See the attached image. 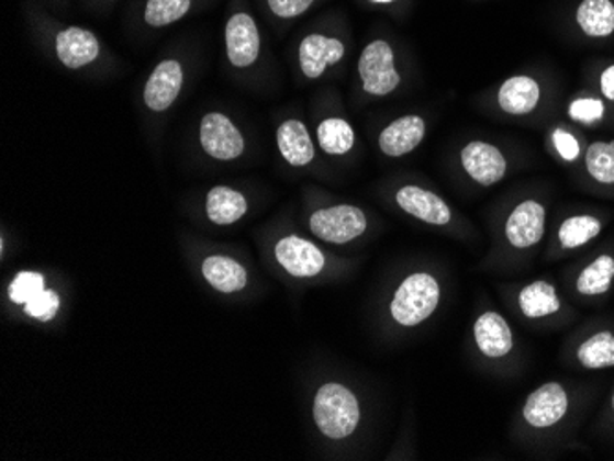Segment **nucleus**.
<instances>
[{
  "label": "nucleus",
  "mask_w": 614,
  "mask_h": 461,
  "mask_svg": "<svg viewBox=\"0 0 614 461\" xmlns=\"http://www.w3.org/2000/svg\"><path fill=\"white\" fill-rule=\"evenodd\" d=\"M201 146L215 160H234L245 149V142L225 114L210 113L201 122Z\"/></svg>",
  "instance_id": "5"
},
{
  "label": "nucleus",
  "mask_w": 614,
  "mask_h": 461,
  "mask_svg": "<svg viewBox=\"0 0 614 461\" xmlns=\"http://www.w3.org/2000/svg\"><path fill=\"white\" fill-rule=\"evenodd\" d=\"M362 90L372 97H387L398 89L401 76L394 67V52L387 41H373L359 57Z\"/></svg>",
  "instance_id": "3"
},
{
  "label": "nucleus",
  "mask_w": 614,
  "mask_h": 461,
  "mask_svg": "<svg viewBox=\"0 0 614 461\" xmlns=\"http://www.w3.org/2000/svg\"><path fill=\"white\" fill-rule=\"evenodd\" d=\"M226 56L234 67H250L259 54V34L253 18L236 13L226 23Z\"/></svg>",
  "instance_id": "9"
},
{
  "label": "nucleus",
  "mask_w": 614,
  "mask_h": 461,
  "mask_svg": "<svg viewBox=\"0 0 614 461\" xmlns=\"http://www.w3.org/2000/svg\"><path fill=\"white\" fill-rule=\"evenodd\" d=\"M206 214L215 225H232L247 214V199L232 188H212L206 198Z\"/></svg>",
  "instance_id": "21"
},
{
  "label": "nucleus",
  "mask_w": 614,
  "mask_h": 461,
  "mask_svg": "<svg viewBox=\"0 0 614 461\" xmlns=\"http://www.w3.org/2000/svg\"><path fill=\"white\" fill-rule=\"evenodd\" d=\"M603 113H605V105L596 98H581L570 103L569 108L570 119L581 124H592L596 120H602Z\"/></svg>",
  "instance_id": "31"
},
{
  "label": "nucleus",
  "mask_w": 614,
  "mask_h": 461,
  "mask_svg": "<svg viewBox=\"0 0 614 461\" xmlns=\"http://www.w3.org/2000/svg\"><path fill=\"white\" fill-rule=\"evenodd\" d=\"M57 310H59V296L54 291H48V289L35 294L29 304H24L26 315L34 316L37 321L43 322L52 321L56 316Z\"/></svg>",
  "instance_id": "30"
},
{
  "label": "nucleus",
  "mask_w": 614,
  "mask_h": 461,
  "mask_svg": "<svg viewBox=\"0 0 614 461\" xmlns=\"http://www.w3.org/2000/svg\"><path fill=\"white\" fill-rule=\"evenodd\" d=\"M614 278V259L611 256H600L594 259L589 267L581 270L580 278H578V293L585 294V296H598V294L607 293L611 289Z\"/></svg>",
  "instance_id": "23"
},
{
  "label": "nucleus",
  "mask_w": 614,
  "mask_h": 461,
  "mask_svg": "<svg viewBox=\"0 0 614 461\" xmlns=\"http://www.w3.org/2000/svg\"><path fill=\"white\" fill-rule=\"evenodd\" d=\"M576 23L592 40H603L614 34L613 0H581L576 10Z\"/></svg>",
  "instance_id": "19"
},
{
  "label": "nucleus",
  "mask_w": 614,
  "mask_h": 461,
  "mask_svg": "<svg viewBox=\"0 0 614 461\" xmlns=\"http://www.w3.org/2000/svg\"><path fill=\"white\" fill-rule=\"evenodd\" d=\"M267 4L277 18L293 19L308 12L313 0H267Z\"/></svg>",
  "instance_id": "32"
},
{
  "label": "nucleus",
  "mask_w": 614,
  "mask_h": 461,
  "mask_svg": "<svg viewBox=\"0 0 614 461\" xmlns=\"http://www.w3.org/2000/svg\"><path fill=\"white\" fill-rule=\"evenodd\" d=\"M192 0H147L144 19L149 26H168L187 15Z\"/></svg>",
  "instance_id": "28"
},
{
  "label": "nucleus",
  "mask_w": 614,
  "mask_h": 461,
  "mask_svg": "<svg viewBox=\"0 0 614 461\" xmlns=\"http://www.w3.org/2000/svg\"><path fill=\"white\" fill-rule=\"evenodd\" d=\"M278 263L288 270L294 278H313L321 274L326 258L321 252V248L302 239V237L288 236L280 239L275 247Z\"/></svg>",
  "instance_id": "6"
},
{
  "label": "nucleus",
  "mask_w": 614,
  "mask_h": 461,
  "mask_svg": "<svg viewBox=\"0 0 614 461\" xmlns=\"http://www.w3.org/2000/svg\"><path fill=\"white\" fill-rule=\"evenodd\" d=\"M203 276L220 293H237L247 285V272L226 256H210L203 261Z\"/></svg>",
  "instance_id": "20"
},
{
  "label": "nucleus",
  "mask_w": 614,
  "mask_h": 461,
  "mask_svg": "<svg viewBox=\"0 0 614 461\" xmlns=\"http://www.w3.org/2000/svg\"><path fill=\"white\" fill-rule=\"evenodd\" d=\"M602 232V223L592 215H574L559 228V241L563 248H578L592 241Z\"/></svg>",
  "instance_id": "26"
},
{
  "label": "nucleus",
  "mask_w": 614,
  "mask_h": 461,
  "mask_svg": "<svg viewBox=\"0 0 614 461\" xmlns=\"http://www.w3.org/2000/svg\"><path fill=\"white\" fill-rule=\"evenodd\" d=\"M181 63L174 61V59L158 63L157 68L147 79L146 89H144V100H146L147 108L157 111V113L166 111L169 105H174L179 92H181Z\"/></svg>",
  "instance_id": "11"
},
{
  "label": "nucleus",
  "mask_w": 614,
  "mask_h": 461,
  "mask_svg": "<svg viewBox=\"0 0 614 461\" xmlns=\"http://www.w3.org/2000/svg\"><path fill=\"white\" fill-rule=\"evenodd\" d=\"M373 4H390V2H394V0H372Z\"/></svg>",
  "instance_id": "35"
},
{
  "label": "nucleus",
  "mask_w": 614,
  "mask_h": 461,
  "mask_svg": "<svg viewBox=\"0 0 614 461\" xmlns=\"http://www.w3.org/2000/svg\"><path fill=\"white\" fill-rule=\"evenodd\" d=\"M554 146L558 149L559 157L567 160V162H574L576 158L580 157V144L576 140L574 136L563 130H556L552 133Z\"/></svg>",
  "instance_id": "33"
},
{
  "label": "nucleus",
  "mask_w": 614,
  "mask_h": 461,
  "mask_svg": "<svg viewBox=\"0 0 614 461\" xmlns=\"http://www.w3.org/2000/svg\"><path fill=\"white\" fill-rule=\"evenodd\" d=\"M600 89H602L603 97L614 102V65L605 68L600 78Z\"/></svg>",
  "instance_id": "34"
},
{
  "label": "nucleus",
  "mask_w": 614,
  "mask_h": 461,
  "mask_svg": "<svg viewBox=\"0 0 614 461\" xmlns=\"http://www.w3.org/2000/svg\"><path fill=\"white\" fill-rule=\"evenodd\" d=\"M613 408H614V395H613Z\"/></svg>",
  "instance_id": "36"
},
{
  "label": "nucleus",
  "mask_w": 614,
  "mask_h": 461,
  "mask_svg": "<svg viewBox=\"0 0 614 461\" xmlns=\"http://www.w3.org/2000/svg\"><path fill=\"white\" fill-rule=\"evenodd\" d=\"M587 171L600 184H614V140L594 142L587 149Z\"/></svg>",
  "instance_id": "27"
},
{
  "label": "nucleus",
  "mask_w": 614,
  "mask_h": 461,
  "mask_svg": "<svg viewBox=\"0 0 614 461\" xmlns=\"http://www.w3.org/2000/svg\"><path fill=\"white\" fill-rule=\"evenodd\" d=\"M310 228L319 239L335 245L354 241L367 231V215L351 204L316 210L311 215Z\"/></svg>",
  "instance_id": "4"
},
{
  "label": "nucleus",
  "mask_w": 614,
  "mask_h": 461,
  "mask_svg": "<svg viewBox=\"0 0 614 461\" xmlns=\"http://www.w3.org/2000/svg\"><path fill=\"white\" fill-rule=\"evenodd\" d=\"M316 136L327 155H346L356 142L351 125L343 119L324 120L316 130Z\"/></svg>",
  "instance_id": "24"
},
{
  "label": "nucleus",
  "mask_w": 614,
  "mask_h": 461,
  "mask_svg": "<svg viewBox=\"0 0 614 461\" xmlns=\"http://www.w3.org/2000/svg\"><path fill=\"white\" fill-rule=\"evenodd\" d=\"M313 417L316 427L330 439L348 438L359 425V403L346 386L327 383L315 395Z\"/></svg>",
  "instance_id": "1"
},
{
  "label": "nucleus",
  "mask_w": 614,
  "mask_h": 461,
  "mask_svg": "<svg viewBox=\"0 0 614 461\" xmlns=\"http://www.w3.org/2000/svg\"><path fill=\"white\" fill-rule=\"evenodd\" d=\"M545 206L537 201H524L513 210L506 223V237L515 248H531L545 236Z\"/></svg>",
  "instance_id": "10"
},
{
  "label": "nucleus",
  "mask_w": 614,
  "mask_h": 461,
  "mask_svg": "<svg viewBox=\"0 0 614 461\" xmlns=\"http://www.w3.org/2000/svg\"><path fill=\"white\" fill-rule=\"evenodd\" d=\"M462 166L466 173L480 187H493L506 175V158L501 149L488 142H469L462 149Z\"/></svg>",
  "instance_id": "7"
},
{
  "label": "nucleus",
  "mask_w": 614,
  "mask_h": 461,
  "mask_svg": "<svg viewBox=\"0 0 614 461\" xmlns=\"http://www.w3.org/2000/svg\"><path fill=\"white\" fill-rule=\"evenodd\" d=\"M518 307L528 318H543L559 311V299L556 289L547 282H534L518 294Z\"/></svg>",
  "instance_id": "22"
},
{
  "label": "nucleus",
  "mask_w": 614,
  "mask_h": 461,
  "mask_svg": "<svg viewBox=\"0 0 614 461\" xmlns=\"http://www.w3.org/2000/svg\"><path fill=\"white\" fill-rule=\"evenodd\" d=\"M425 138V120L416 114L398 119L379 135V149L387 157H403L414 151Z\"/></svg>",
  "instance_id": "14"
},
{
  "label": "nucleus",
  "mask_w": 614,
  "mask_h": 461,
  "mask_svg": "<svg viewBox=\"0 0 614 461\" xmlns=\"http://www.w3.org/2000/svg\"><path fill=\"white\" fill-rule=\"evenodd\" d=\"M344 56V45L338 40L326 35L311 34L304 37L300 45V68L305 78H321L330 65L341 61Z\"/></svg>",
  "instance_id": "13"
},
{
  "label": "nucleus",
  "mask_w": 614,
  "mask_h": 461,
  "mask_svg": "<svg viewBox=\"0 0 614 461\" xmlns=\"http://www.w3.org/2000/svg\"><path fill=\"white\" fill-rule=\"evenodd\" d=\"M578 359L587 370H602L614 366V335L602 331L581 344Z\"/></svg>",
  "instance_id": "25"
},
{
  "label": "nucleus",
  "mask_w": 614,
  "mask_h": 461,
  "mask_svg": "<svg viewBox=\"0 0 614 461\" xmlns=\"http://www.w3.org/2000/svg\"><path fill=\"white\" fill-rule=\"evenodd\" d=\"M569 408V400L563 386L558 383L543 384L526 400L523 416L528 425L536 428L552 427L563 419Z\"/></svg>",
  "instance_id": "8"
},
{
  "label": "nucleus",
  "mask_w": 614,
  "mask_h": 461,
  "mask_svg": "<svg viewBox=\"0 0 614 461\" xmlns=\"http://www.w3.org/2000/svg\"><path fill=\"white\" fill-rule=\"evenodd\" d=\"M45 291V280L37 272H19L10 285V299L13 304H29L35 294Z\"/></svg>",
  "instance_id": "29"
},
{
  "label": "nucleus",
  "mask_w": 614,
  "mask_h": 461,
  "mask_svg": "<svg viewBox=\"0 0 614 461\" xmlns=\"http://www.w3.org/2000/svg\"><path fill=\"white\" fill-rule=\"evenodd\" d=\"M475 342L490 359H501L513 348L512 329L495 311H488L475 322Z\"/></svg>",
  "instance_id": "15"
},
{
  "label": "nucleus",
  "mask_w": 614,
  "mask_h": 461,
  "mask_svg": "<svg viewBox=\"0 0 614 461\" xmlns=\"http://www.w3.org/2000/svg\"><path fill=\"white\" fill-rule=\"evenodd\" d=\"M278 147L282 157L291 166L302 168L315 158V146L311 140L310 131L299 120L283 122L277 131Z\"/></svg>",
  "instance_id": "18"
},
{
  "label": "nucleus",
  "mask_w": 614,
  "mask_h": 461,
  "mask_svg": "<svg viewBox=\"0 0 614 461\" xmlns=\"http://www.w3.org/2000/svg\"><path fill=\"white\" fill-rule=\"evenodd\" d=\"M542 98V87L531 76H515L502 83L499 90V105L513 116L531 114Z\"/></svg>",
  "instance_id": "17"
},
{
  "label": "nucleus",
  "mask_w": 614,
  "mask_h": 461,
  "mask_svg": "<svg viewBox=\"0 0 614 461\" xmlns=\"http://www.w3.org/2000/svg\"><path fill=\"white\" fill-rule=\"evenodd\" d=\"M440 304V283L427 272L409 276L395 291L390 313L400 326L414 327L427 321Z\"/></svg>",
  "instance_id": "2"
},
{
  "label": "nucleus",
  "mask_w": 614,
  "mask_h": 461,
  "mask_svg": "<svg viewBox=\"0 0 614 461\" xmlns=\"http://www.w3.org/2000/svg\"><path fill=\"white\" fill-rule=\"evenodd\" d=\"M395 201L403 212L428 225L444 226L453 217L451 209L444 199L420 187L401 188L400 192L395 193Z\"/></svg>",
  "instance_id": "12"
},
{
  "label": "nucleus",
  "mask_w": 614,
  "mask_h": 461,
  "mask_svg": "<svg viewBox=\"0 0 614 461\" xmlns=\"http://www.w3.org/2000/svg\"><path fill=\"white\" fill-rule=\"evenodd\" d=\"M56 50L65 67L81 68L97 59L100 43L89 30L67 29L57 35Z\"/></svg>",
  "instance_id": "16"
}]
</instances>
